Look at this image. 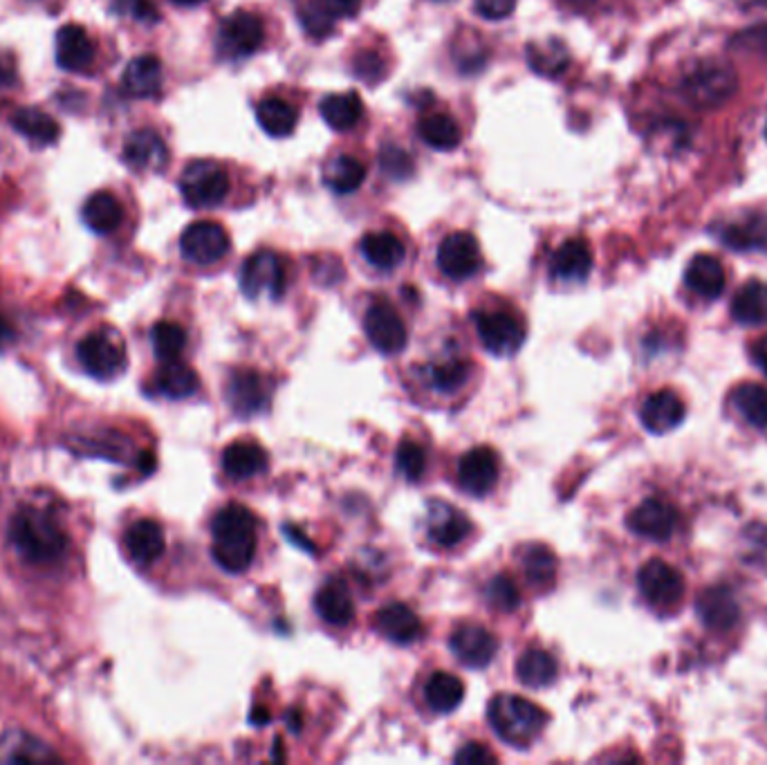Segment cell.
<instances>
[{"label":"cell","mask_w":767,"mask_h":765,"mask_svg":"<svg viewBox=\"0 0 767 765\" xmlns=\"http://www.w3.org/2000/svg\"><path fill=\"white\" fill-rule=\"evenodd\" d=\"M213 559L232 575L245 572L256 557V517L245 505H227L211 523Z\"/></svg>","instance_id":"1"},{"label":"cell","mask_w":767,"mask_h":765,"mask_svg":"<svg viewBox=\"0 0 767 765\" xmlns=\"http://www.w3.org/2000/svg\"><path fill=\"white\" fill-rule=\"evenodd\" d=\"M10 541L29 564H52L65 553V536L57 521L41 509H21L10 523Z\"/></svg>","instance_id":"2"},{"label":"cell","mask_w":767,"mask_h":765,"mask_svg":"<svg viewBox=\"0 0 767 765\" xmlns=\"http://www.w3.org/2000/svg\"><path fill=\"white\" fill-rule=\"evenodd\" d=\"M487 716L494 732L515 748H528L536 741L547 723V714L536 703L509 694H498L490 703Z\"/></svg>","instance_id":"3"},{"label":"cell","mask_w":767,"mask_h":765,"mask_svg":"<svg viewBox=\"0 0 767 765\" xmlns=\"http://www.w3.org/2000/svg\"><path fill=\"white\" fill-rule=\"evenodd\" d=\"M180 194L194 209L215 207L230 194V177L218 162L198 160L182 171Z\"/></svg>","instance_id":"4"},{"label":"cell","mask_w":767,"mask_h":765,"mask_svg":"<svg viewBox=\"0 0 767 765\" xmlns=\"http://www.w3.org/2000/svg\"><path fill=\"white\" fill-rule=\"evenodd\" d=\"M638 589L655 610H673L684 595V577L663 559L646 562L638 572Z\"/></svg>","instance_id":"5"},{"label":"cell","mask_w":767,"mask_h":765,"mask_svg":"<svg viewBox=\"0 0 767 765\" xmlns=\"http://www.w3.org/2000/svg\"><path fill=\"white\" fill-rule=\"evenodd\" d=\"M84 371L97 380H113L126 369V346L115 333H92L77 346Z\"/></svg>","instance_id":"6"},{"label":"cell","mask_w":767,"mask_h":765,"mask_svg":"<svg viewBox=\"0 0 767 765\" xmlns=\"http://www.w3.org/2000/svg\"><path fill=\"white\" fill-rule=\"evenodd\" d=\"M287 285V270L279 254L270 249H261L251 254L240 270V287L245 297L259 299L270 295L272 299H281Z\"/></svg>","instance_id":"7"},{"label":"cell","mask_w":767,"mask_h":765,"mask_svg":"<svg viewBox=\"0 0 767 765\" xmlns=\"http://www.w3.org/2000/svg\"><path fill=\"white\" fill-rule=\"evenodd\" d=\"M483 346L496 357L519 353L525 342V323L505 310H483L473 317Z\"/></svg>","instance_id":"8"},{"label":"cell","mask_w":767,"mask_h":765,"mask_svg":"<svg viewBox=\"0 0 767 765\" xmlns=\"http://www.w3.org/2000/svg\"><path fill=\"white\" fill-rule=\"evenodd\" d=\"M263 39L261 18L240 10L223 18L218 29V52L225 59H247L263 46Z\"/></svg>","instance_id":"9"},{"label":"cell","mask_w":767,"mask_h":765,"mask_svg":"<svg viewBox=\"0 0 767 765\" xmlns=\"http://www.w3.org/2000/svg\"><path fill=\"white\" fill-rule=\"evenodd\" d=\"M180 251L196 266H213L230 251V236L218 223L198 221L182 232Z\"/></svg>","instance_id":"10"},{"label":"cell","mask_w":767,"mask_h":765,"mask_svg":"<svg viewBox=\"0 0 767 765\" xmlns=\"http://www.w3.org/2000/svg\"><path fill=\"white\" fill-rule=\"evenodd\" d=\"M737 79L732 70H727L720 63L698 65L696 72H691L684 82V95L693 106L714 108L720 106L729 95L734 92Z\"/></svg>","instance_id":"11"},{"label":"cell","mask_w":767,"mask_h":765,"mask_svg":"<svg viewBox=\"0 0 767 765\" xmlns=\"http://www.w3.org/2000/svg\"><path fill=\"white\" fill-rule=\"evenodd\" d=\"M483 266L479 240L469 232H454L437 247V268L454 281H465Z\"/></svg>","instance_id":"12"},{"label":"cell","mask_w":767,"mask_h":765,"mask_svg":"<svg viewBox=\"0 0 767 765\" xmlns=\"http://www.w3.org/2000/svg\"><path fill=\"white\" fill-rule=\"evenodd\" d=\"M363 331L371 344L384 355H397L407 346V325L388 301H375L363 317Z\"/></svg>","instance_id":"13"},{"label":"cell","mask_w":767,"mask_h":765,"mask_svg":"<svg viewBox=\"0 0 767 765\" xmlns=\"http://www.w3.org/2000/svg\"><path fill=\"white\" fill-rule=\"evenodd\" d=\"M629 528L638 536L667 541L673 536L680 523L678 509L665 498H646L629 515Z\"/></svg>","instance_id":"14"},{"label":"cell","mask_w":767,"mask_h":765,"mask_svg":"<svg viewBox=\"0 0 767 765\" xmlns=\"http://www.w3.org/2000/svg\"><path fill=\"white\" fill-rule=\"evenodd\" d=\"M500 473L498 454L490 447H477L467 452L458 462V485L473 496L490 494Z\"/></svg>","instance_id":"15"},{"label":"cell","mask_w":767,"mask_h":765,"mask_svg":"<svg viewBox=\"0 0 767 765\" xmlns=\"http://www.w3.org/2000/svg\"><path fill=\"white\" fill-rule=\"evenodd\" d=\"M451 651L456 658L471 669L487 667L498 651L496 638L481 625H462L451 636Z\"/></svg>","instance_id":"16"},{"label":"cell","mask_w":767,"mask_h":765,"mask_svg":"<svg viewBox=\"0 0 767 765\" xmlns=\"http://www.w3.org/2000/svg\"><path fill=\"white\" fill-rule=\"evenodd\" d=\"M270 395L272 391L268 380L253 371H236L227 382L230 405L243 418L265 411L270 405Z\"/></svg>","instance_id":"17"},{"label":"cell","mask_w":767,"mask_h":765,"mask_svg":"<svg viewBox=\"0 0 767 765\" xmlns=\"http://www.w3.org/2000/svg\"><path fill=\"white\" fill-rule=\"evenodd\" d=\"M696 608L705 627L714 631L734 629L741 619V604L732 593V589L727 587H712L703 591Z\"/></svg>","instance_id":"18"},{"label":"cell","mask_w":767,"mask_h":765,"mask_svg":"<svg viewBox=\"0 0 767 765\" xmlns=\"http://www.w3.org/2000/svg\"><path fill=\"white\" fill-rule=\"evenodd\" d=\"M375 629L393 644H411L424 633L422 619L401 602H393L375 613Z\"/></svg>","instance_id":"19"},{"label":"cell","mask_w":767,"mask_h":765,"mask_svg":"<svg viewBox=\"0 0 767 765\" xmlns=\"http://www.w3.org/2000/svg\"><path fill=\"white\" fill-rule=\"evenodd\" d=\"M429 536L435 545H441V548H454V545L462 543L469 532H471V521L458 513L456 507L433 501L429 505Z\"/></svg>","instance_id":"20"},{"label":"cell","mask_w":767,"mask_h":765,"mask_svg":"<svg viewBox=\"0 0 767 765\" xmlns=\"http://www.w3.org/2000/svg\"><path fill=\"white\" fill-rule=\"evenodd\" d=\"M124 545H126L128 557L137 566H151L153 562H158L164 555L166 536H164V530L158 521L141 519V521H135L126 530Z\"/></svg>","instance_id":"21"},{"label":"cell","mask_w":767,"mask_h":765,"mask_svg":"<svg viewBox=\"0 0 767 765\" xmlns=\"http://www.w3.org/2000/svg\"><path fill=\"white\" fill-rule=\"evenodd\" d=\"M57 63L67 72H88L95 63V44L82 25H65L59 29Z\"/></svg>","instance_id":"22"},{"label":"cell","mask_w":767,"mask_h":765,"mask_svg":"<svg viewBox=\"0 0 767 765\" xmlns=\"http://www.w3.org/2000/svg\"><path fill=\"white\" fill-rule=\"evenodd\" d=\"M640 420L651 433H667L684 420L682 399L669 388L655 391L644 399V405L640 409Z\"/></svg>","instance_id":"23"},{"label":"cell","mask_w":767,"mask_h":765,"mask_svg":"<svg viewBox=\"0 0 767 765\" xmlns=\"http://www.w3.org/2000/svg\"><path fill=\"white\" fill-rule=\"evenodd\" d=\"M593 270V251L586 240L572 238L566 240L550 261V274L566 283H579L586 279Z\"/></svg>","instance_id":"24"},{"label":"cell","mask_w":767,"mask_h":765,"mask_svg":"<svg viewBox=\"0 0 767 765\" xmlns=\"http://www.w3.org/2000/svg\"><path fill=\"white\" fill-rule=\"evenodd\" d=\"M124 160L135 171H160L169 160L166 144L156 131H137L124 144Z\"/></svg>","instance_id":"25"},{"label":"cell","mask_w":767,"mask_h":765,"mask_svg":"<svg viewBox=\"0 0 767 765\" xmlns=\"http://www.w3.org/2000/svg\"><path fill=\"white\" fill-rule=\"evenodd\" d=\"M684 283L703 299H716L722 295L727 276L722 263L712 254H698L684 270Z\"/></svg>","instance_id":"26"},{"label":"cell","mask_w":767,"mask_h":765,"mask_svg":"<svg viewBox=\"0 0 767 765\" xmlns=\"http://www.w3.org/2000/svg\"><path fill=\"white\" fill-rule=\"evenodd\" d=\"M314 608L327 625H335V627L350 625L355 617V604L346 581L337 577L325 581L314 597Z\"/></svg>","instance_id":"27"},{"label":"cell","mask_w":767,"mask_h":765,"mask_svg":"<svg viewBox=\"0 0 767 765\" xmlns=\"http://www.w3.org/2000/svg\"><path fill=\"white\" fill-rule=\"evenodd\" d=\"M718 238L739 251L767 249V218L752 213L739 221H729L718 227Z\"/></svg>","instance_id":"28"},{"label":"cell","mask_w":767,"mask_h":765,"mask_svg":"<svg viewBox=\"0 0 767 765\" xmlns=\"http://www.w3.org/2000/svg\"><path fill=\"white\" fill-rule=\"evenodd\" d=\"M223 469L234 481H247L268 469V452L251 441L232 443L223 452Z\"/></svg>","instance_id":"29"},{"label":"cell","mask_w":767,"mask_h":765,"mask_svg":"<svg viewBox=\"0 0 767 765\" xmlns=\"http://www.w3.org/2000/svg\"><path fill=\"white\" fill-rule=\"evenodd\" d=\"M122 86L131 97L146 99L156 97L162 88V63L153 54H144L133 59L122 77Z\"/></svg>","instance_id":"30"},{"label":"cell","mask_w":767,"mask_h":765,"mask_svg":"<svg viewBox=\"0 0 767 765\" xmlns=\"http://www.w3.org/2000/svg\"><path fill=\"white\" fill-rule=\"evenodd\" d=\"M521 568L530 589L550 591L557 581L559 562H557V555L547 548V545L532 543L521 555Z\"/></svg>","instance_id":"31"},{"label":"cell","mask_w":767,"mask_h":765,"mask_svg":"<svg viewBox=\"0 0 767 765\" xmlns=\"http://www.w3.org/2000/svg\"><path fill=\"white\" fill-rule=\"evenodd\" d=\"M82 218L95 234L106 236V234H113L122 225L124 209L113 194L97 192L86 200L82 209Z\"/></svg>","instance_id":"32"},{"label":"cell","mask_w":767,"mask_h":765,"mask_svg":"<svg viewBox=\"0 0 767 765\" xmlns=\"http://www.w3.org/2000/svg\"><path fill=\"white\" fill-rule=\"evenodd\" d=\"M319 113L331 128L350 131L363 118V103L357 92H337V95H327L319 103Z\"/></svg>","instance_id":"33"},{"label":"cell","mask_w":767,"mask_h":765,"mask_svg":"<svg viewBox=\"0 0 767 765\" xmlns=\"http://www.w3.org/2000/svg\"><path fill=\"white\" fill-rule=\"evenodd\" d=\"M256 120H259L261 128L272 135V137H287L295 133L299 113L297 108L287 103L281 97H268L256 108Z\"/></svg>","instance_id":"34"},{"label":"cell","mask_w":767,"mask_h":765,"mask_svg":"<svg viewBox=\"0 0 767 765\" xmlns=\"http://www.w3.org/2000/svg\"><path fill=\"white\" fill-rule=\"evenodd\" d=\"M361 254L373 268L393 270L405 261V245L391 232H371L361 240Z\"/></svg>","instance_id":"35"},{"label":"cell","mask_w":767,"mask_h":765,"mask_svg":"<svg viewBox=\"0 0 767 765\" xmlns=\"http://www.w3.org/2000/svg\"><path fill=\"white\" fill-rule=\"evenodd\" d=\"M200 386V380L194 369H189L187 363L175 361H164V367L156 375V388L160 395L169 399H185L191 397Z\"/></svg>","instance_id":"36"},{"label":"cell","mask_w":767,"mask_h":765,"mask_svg":"<svg viewBox=\"0 0 767 765\" xmlns=\"http://www.w3.org/2000/svg\"><path fill=\"white\" fill-rule=\"evenodd\" d=\"M48 763L57 761V754L44 745L39 739H34L25 732H10L0 739V763Z\"/></svg>","instance_id":"37"},{"label":"cell","mask_w":767,"mask_h":765,"mask_svg":"<svg viewBox=\"0 0 767 765\" xmlns=\"http://www.w3.org/2000/svg\"><path fill=\"white\" fill-rule=\"evenodd\" d=\"M557 674H559L557 661L553 658V653H547L543 649L525 651L519 658V665H517L519 680L525 687H532V689H541V687L553 684L557 680Z\"/></svg>","instance_id":"38"},{"label":"cell","mask_w":767,"mask_h":765,"mask_svg":"<svg viewBox=\"0 0 767 765\" xmlns=\"http://www.w3.org/2000/svg\"><path fill=\"white\" fill-rule=\"evenodd\" d=\"M732 317L745 325L767 323V283H745L732 301Z\"/></svg>","instance_id":"39"},{"label":"cell","mask_w":767,"mask_h":765,"mask_svg":"<svg viewBox=\"0 0 767 765\" xmlns=\"http://www.w3.org/2000/svg\"><path fill=\"white\" fill-rule=\"evenodd\" d=\"M424 696H426V703L433 712L449 714L462 703L465 684L460 678H456L447 671L433 674L424 687Z\"/></svg>","instance_id":"40"},{"label":"cell","mask_w":767,"mask_h":765,"mask_svg":"<svg viewBox=\"0 0 767 765\" xmlns=\"http://www.w3.org/2000/svg\"><path fill=\"white\" fill-rule=\"evenodd\" d=\"M367 180V166L352 156H337L323 169V182L337 194L357 192Z\"/></svg>","instance_id":"41"},{"label":"cell","mask_w":767,"mask_h":765,"mask_svg":"<svg viewBox=\"0 0 767 765\" xmlns=\"http://www.w3.org/2000/svg\"><path fill=\"white\" fill-rule=\"evenodd\" d=\"M12 126L32 144H39V147H50L61 135L59 124L44 111H36V108H23V111H18L12 118Z\"/></svg>","instance_id":"42"},{"label":"cell","mask_w":767,"mask_h":765,"mask_svg":"<svg viewBox=\"0 0 767 765\" xmlns=\"http://www.w3.org/2000/svg\"><path fill=\"white\" fill-rule=\"evenodd\" d=\"M418 133L424 139V144H429V147L435 151H454L462 139L456 120L449 118L447 113L424 115L418 124Z\"/></svg>","instance_id":"43"},{"label":"cell","mask_w":767,"mask_h":765,"mask_svg":"<svg viewBox=\"0 0 767 765\" xmlns=\"http://www.w3.org/2000/svg\"><path fill=\"white\" fill-rule=\"evenodd\" d=\"M732 403L747 424L767 429V386L741 384L732 395Z\"/></svg>","instance_id":"44"},{"label":"cell","mask_w":767,"mask_h":765,"mask_svg":"<svg viewBox=\"0 0 767 765\" xmlns=\"http://www.w3.org/2000/svg\"><path fill=\"white\" fill-rule=\"evenodd\" d=\"M151 344H153L158 359L175 361L187 346V333H185V328L173 323V321H160L153 325V331H151Z\"/></svg>","instance_id":"45"},{"label":"cell","mask_w":767,"mask_h":765,"mask_svg":"<svg viewBox=\"0 0 767 765\" xmlns=\"http://www.w3.org/2000/svg\"><path fill=\"white\" fill-rule=\"evenodd\" d=\"M528 61L543 77H557L568 67L566 48H561L557 41L532 44L528 48Z\"/></svg>","instance_id":"46"},{"label":"cell","mask_w":767,"mask_h":765,"mask_svg":"<svg viewBox=\"0 0 767 765\" xmlns=\"http://www.w3.org/2000/svg\"><path fill=\"white\" fill-rule=\"evenodd\" d=\"M471 375V363L465 359H451L445 363H435L429 369V380L435 388H441L445 393L458 391Z\"/></svg>","instance_id":"47"},{"label":"cell","mask_w":767,"mask_h":765,"mask_svg":"<svg viewBox=\"0 0 767 765\" xmlns=\"http://www.w3.org/2000/svg\"><path fill=\"white\" fill-rule=\"evenodd\" d=\"M395 465H397V471L405 477L409 483H418L422 479V473L426 469V456H424V449L413 443V441H405V443H399L397 447V454H395Z\"/></svg>","instance_id":"48"},{"label":"cell","mask_w":767,"mask_h":765,"mask_svg":"<svg viewBox=\"0 0 767 765\" xmlns=\"http://www.w3.org/2000/svg\"><path fill=\"white\" fill-rule=\"evenodd\" d=\"M485 597L490 602V606L498 608V610H517L521 604V593L517 589L515 581H511L507 575H496L487 589H485Z\"/></svg>","instance_id":"49"},{"label":"cell","mask_w":767,"mask_h":765,"mask_svg":"<svg viewBox=\"0 0 767 765\" xmlns=\"http://www.w3.org/2000/svg\"><path fill=\"white\" fill-rule=\"evenodd\" d=\"M299 21L304 25V29L314 36V39H325L327 34H331L335 29V16L327 12L319 0H314V3H308L306 8L299 10Z\"/></svg>","instance_id":"50"},{"label":"cell","mask_w":767,"mask_h":765,"mask_svg":"<svg viewBox=\"0 0 767 765\" xmlns=\"http://www.w3.org/2000/svg\"><path fill=\"white\" fill-rule=\"evenodd\" d=\"M380 166L382 171L393 177V180H407L413 175V160L407 151H401L397 147H393V144H388V147L382 149L380 153Z\"/></svg>","instance_id":"51"},{"label":"cell","mask_w":767,"mask_h":765,"mask_svg":"<svg viewBox=\"0 0 767 765\" xmlns=\"http://www.w3.org/2000/svg\"><path fill=\"white\" fill-rule=\"evenodd\" d=\"M115 8L120 14L133 16L139 23H158L160 12L151 0H115Z\"/></svg>","instance_id":"52"},{"label":"cell","mask_w":767,"mask_h":765,"mask_svg":"<svg viewBox=\"0 0 767 765\" xmlns=\"http://www.w3.org/2000/svg\"><path fill=\"white\" fill-rule=\"evenodd\" d=\"M355 72H357V77L361 82H369V84H375L378 79L384 77V61L380 54L375 52H361L357 59H355Z\"/></svg>","instance_id":"53"},{"label":"cell","mask_w":767,"mask_h":765,"mask_svg":"<svg viewBox=\"0 0 767 765\" xmlns=\"http://www.w3.org/2000/svg\"><path fill=\"white\" fill-rule=\"evenodd\" d=\"M477 12L490 21H503L517 8V0H473Z\"/></svg>","instance_id":"54"},{"label":"cell","mask_w":767,"mask_h":765,"mask_svg":"<svg viewBox=\"0 0 767 765\" xmlns=\"http://www.w3.org/2000/svg\"><path fill=\"white\" fill-rule=\"evenodd\" d=\"M456 763H467V765H479V763H496V754L492 750H487L481 743H467L456 756Z\"/></svg>","instance_id":"55"},{"label":"cell","mask_w":767,"mask_h":765,"mask_svg":"<svg viewBox=\"0 0 767 765\" xmlns=\"http://www.w3.org/2000/svg\"><path fill=\"white\" fill-rule=\"evenodd\" d=\"M319 3L331 12L335 18L344 16H355L361 8V0H319Z\"/></svg>","instance_id":"56"},{"label":"cell","mask_w":767,"mask_h":765,"mask_svg":"<svg viewBox=\"0 0 767 765\" xmlns=\"http://www.w3.org/2000/svg\"><path fill=\"white\" fill-rule=\"evenodd\" d=\"M16 82V65L12 57H0V90L12 88Z\"/></svg>","instance_id":"57"},{"label":"cell","mask_w":767,"mask_h":765,"mask_svg":"<svg viewBox=\"0 0 767 765\" xmlns=\"http://www.w3.org/2000/svg\"><path fill=\"white\" fill-rule=\"evenodd\" d=\"M752 359L756 367L767 375V337H760L754 346H752Z\"/></svg>","instance_id":"58"},{"label":"cell","mask_w":767,"mask_h":765,"mask_svg":"<svg viewBox=\"0 0 767 765\" xmlns=\"http://www.w3.org/2000/svg\"><path fill=\"white\" fill-rule=\"evenodd\" d=\"M14 340H16L14 325L5 317H0V350H5Z\"/></svg>","instance_id":"59"},{"label":"cell","mask_w":767,"mask_h":765,"mask_svg":"<svg viewBox=\"0 0 767 765\" xmlns=\"http://www.w3.org/2000/svg\"><path fill=\"white\" fill-rule=\"evenodd\" d=\"M173 5H180V8H198L202 3H207V0H171Z\"/></svg>","instance_id":"60"}]
</instances>
